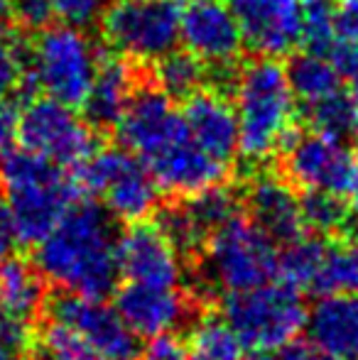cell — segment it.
<instances>
[{"label": "cell", "mask_w": 358, "mask_h": 360, "mask_svg": "<svg viewBox=\"0 0 358 360\" xmlns=\"http://www.w3.org/2000/svg\"><path fill=\"white\" fill-rule=\"evenodd\" d=\"M339 42L334 27V10L329 0H307L302 8V44L314 52L329 54V49Z\"/></svg>", "instance_id": "31"}, {"label": "cell", "mask_w": 358, "mask_h": 360, "mask_svg": "<svg viewBox=\"0 0 358 360\" xmlns=\"http://www.w3.org/2000/svg\"><path fill=\"white\" fill-rule=\"evenodd\" d=\"M250 218L272 240H295L305 233L300 211V196L277 176H258L248 189Z\"/></svg>", "instance_id": "20"}, {"label": "cell", "mask_w": 358, "mask_h": 360, "mask_svg": "<svg viewBox=\"0 0 358 360\" xmlns=\"http://www.w3.org/2000/svg\"><path fill=\"white\" fill-rule=\"evenodd\" d=\"M189 360H245V346L226 319L204 316L191 331L186 343Z\"/></svg>", "instance_id": "25"}, {"label": "cell", "mask_w": 358, "mask_h": 360, "mask_svg": "<svg viewBox=\"0 0 358 360\" xmlns=\"http://www.w3.org/2000/svg\"><path fill=\"white\" fill-rule=\"evenodd\" d=\"M138 360H189V348L174 333H160L138 353Z\"/></svg>", "instance_id": "34"}, {"label": "cell", "mask_w": 358, "mask_h": 360, "mask_svg": "<svg viewBox=\"0 0 358 360\" xmlns=\"http://www.w3.org/2000/svg\"><path fill=\"white\" fill-rule=\"evenodd\" d=\"M39 348L44 353V360H101L96 351L79 336L67 323L52 321L39 333Z\"/></svg>", "instance_id": "30"}, {"label": "cell", "mask_w": 358, "mask_h": 360, "mask_svg": "<svg viewBox=\"0 0 358 360\" xmlns=\"http://www.w3.org/2000/svg\"><path fill=\"white\" fill-rule=\"evenodd\" d=\"M224 319L245 351L265 353L295 341L307 321V307L297 289L265 282L245 292L226 294Z\"/></svg>", "instance_id": "7"}, {"label": "cell", "mask_w": 358, "mask_h": 360, "mask_svg": "<svg viewBox=\"0 0 358 360\" xmlns=\"http://www.w3.org/2000/svg\"><path fill=\"white\" fill-rule=\"evenodd\" d=\"M206 64L189 52L172 49L162 59L155 62V84L170 98H186L196 89L204 86Z\"/></svg>", "instance_id": "26"}, {"label": "cell", "mask_w": 358, "mask_h": 360, "mask_svg": "<svg viewBox=\"0 0 358 360\" xmlns=\"http://www.w3.org/2000/svg\"><path fill=\"white\" fill-rule=\"evenodd\" d=\"M238 152L250 162H265L295 138L297 98L287 69L275 57L243 64L236 79Z\"/></svg>", "instance_id": "4"}, {"label": "cell", "mask_w": 358, "mask_h": 360, "mask_svg": "<svg viewBox=\"0 0 358 360\" xmlns=\"http://www.w3.org/2000/svg\"><path fill=\"white\" fill-rule=\"evenodd\" d=\"M82 191L98 196L108 216L125 223L143 221L158 209L160 186L148 167L125 147L94 150V155L77 167Z\"/></svg>", "instance_id": "8"}, {"label": "cell", "mask_w": 358, "mask_h": 360, "mask_svg": "<svg viewBox=\"0 0 358 360\" xmlns=\"http://www.w3.org/2000/svg\"><path fill=\"white\" fill-rule=\"evenodd\" d=\"M113 307L138 338L172 333L189 316V302L177 287L128 282L115 294Z\"/></svg>", "instance_id": "16"}, {"label": "cell", "mask_w": 358, "mask_h": 360, "mask_svg": "<svg viewBox=\"0 0 358 360\" xmlns=\"http://www.w3.org/2000/svg\"><path fill=\"white\" fill-rule=\"evenodd\" d=\"M238 20L243 44L260 57H285L302 44L300 0H226Z\"/></svg>", "instance_id": "15"}, {"label": "cell", "mask_w": 358, "mask_h": 360, "mask_svg": "<svg viewBox=\"0 0 358 360\" xmlns=\"http://www.w3.org/2000/svg\"><path fill=\"white\" fill-rule=\"evenodd\" d=\"M285 172L300 189L334 194L358 211V157L344 140L314 130L295 135L285 147Z\"/></svg>", "instance_id": "11"}, {"label": "cell", "mask_w": 358, "mask_h": 360, "mask_svg": "<svg viewBox=\"0 0 358 360\" xmlns=\"http://www.w3.org/2000/svg\"><path fill=\"white\" fill-rule=\"evenodd\" d=\"M349 223V221H346ZM349 236H351V243L358 248V214L351 218V223H349Z\"/></svg>", "instance_id": "42"}, {"label": "cell", "mask_w": 358, "mask_h": 360, "mask_svg": "<svg viewBox=\"0 0 358 360\" xmlns=\"http://www.w3.org/2000/svg\"><path fill=\"white\" fill-rule=\"evenodd\" d=\"M305 115L314 133L344 140L354 130L356 101L349 98L344 91H336V94L326 96V98L317 101V103L305 105Z\"/></svg>", "instance_id": "28"}, {"label": "cell", "mask_w": 358, "mask_h": 360, "mask_svg": "<svg viewBox=\"0 0 358 360\" xmlns=\"http://www.w3.org/2000/svg\"><path fill=\"white\" fill-rule=\"evenodd\" d=\"M25 360H39V358H25Z\"/></svg>", "instance_id": "45"}, {"label": "cell", "mask_w": 358, "mask_h": 360, "mask_svg": "<svg viewBox=\"0 0 358 360\" xmlns=\"http://www.w3.org/2000/svg\"><path fill=\"white\" fill-rule=\"evenodd\" d=\"M314 294H358V248L326 245L319 275L314 282Z\"/></svg>", "instance_id": "27"}, {"label": "cell", "mask_w": 358, "mask_h": 360, "mask_svg": "<svg viewBox=\"0 0 358 360\" xmlns=\"http://www.w3.org/2000/svg\"><path fill=\"white\" fill-rule=\"evenodd\" d=\"M47 3L52 8V15L62 22L89 27V25L98 22L101 15L108 10L113 0H47Z\"/></svg>", "instance_id": "33"}, {"label": "cell", "mask_w": 358, "mask_h": 360, "mask_svg": "<svg viewBox=\"0 0 358 360\" xmlns=\"http://www.w3.org/2000/svg\"><path fill=\"white\" fill-rule=\"evenodd\" d=\"M334 27L341 42L358 44V0H334Z\"/></svg>", "instance_id": "36"}, {"label": "cell", "mask_w": 358, "mask_h": 360, "mask_svg": "<svg viewBox=\"0 0 358 360\" xmlns=\"http://www.w3.org/2000/svg\"><path fill=\"white\" fill-rule=\"evenodd\" d=\"M98 49L79 25H44L30 49V79L44 96L79 105L98 72Z\"/></svg>", "instance_id": "6"}, {"label": "cell", "mask_w": 358, "mask_h": 360, "mask_svg": "<svg viewBox=\"0 0 358 360\" xmlns=\"http://www.w3.org/2000/svg\"><path fill=\"white\" fill-rule=\"evenodd\" d=\"M305 328L326 358L358 360V294H319Z\"/></svg>", "instance_id": "19"}, {"label": "cell", "mask_w": 358, "mask_h": 360, "mask_svg": "<svg viewBox=\"0 0 358 360\" xmlns=\"http://www.w3.org/2000/svg\"><path fill=\"white\" fill-rule=\"evenodd\" d=\"M44 304V277L20 257L0 260V311L32 321Z\"/></svg>", "instance_id": "22"}, {"label": "cell", "mask_w": 358, "mask_h": 360, "mask_svg": "<svg viewBox=\"0 0 358 360\" xmlns=\"http://www.w3.org/2000/svg\"><path fill=\"white\" fill-rule=\"evenodd\" d=\"M356 120H354V130H351V135H354V140H356V150H358V96H356Z\"/></svg>", "instance_id": "44"}, {"label": "cell", "mask_w": 358, "mask_h": 360, "mask_svg": "<svg viewBox=\"0 0 358 360\" xmlns=\"http://www.w3.org/2000/svg\"><path fill=\"white\" fill-rule=\"evenodd\" d=\"M118 275L138 285L177 287L181 280V252L160 223L135 221L115 243Z\"/></svg>", "instance_id": "13"}, {"label": "cell", "mask_w": 358, "mask_h": 360, "mask_svg": "<svg viewBox=\"0 0 358 360\" xmlns=\"http://www.w3.org/2000/svg\"><path fill=\"white\" fill-rule=\"evenodd\" d=\"M179 0H113L103 15L106 42L125 59L158 62L179 44Z\"/></svg>", "instance_id": "9"}, {"label": "cell", "mask_w": 358, "mask_h": 360, "mask_svg": "<svg viewBox=\"0 0 358 360\" xmlns=\"http://www.w3.org/2000/svg\"><path fill=\"white\" fill-rule=\"evenodd\" d=\"M184 204L174 206L160 218V226L172 238L179 252L201 248V243L214 228L238 214V201L234 191L224 189L221 184L209 186L199 194L184 196Z\"/></svg>", "instance_id": "18"}, {"label": "cell", "mask_w": 358, "mask_h": 360, "mask_svg": "<svg viewBox=\"0 0 358 360\" xmlns=\"http://www.w3.org/2000/svg\"><path fill=\"white\" fill-rule=\"evenodd\" d=\"M20 110L10 98H0V157L8 150H13L18 140Z\"/></svg>", "instance_id": "39"}, {"label": "cell", "mask_w": 358, "mask_h": 360, "mask_svg": "<svg viewBox=\"0 0 358 360\" xmlns=\"http://www.w3.org/2000/svg\"><path fill=\"white\" fill-rule=\"evenodd\" d=\"M15 238L10 231V216H8V206H5L3 191H0V260L10 255V248H13Z\"/></svg>", "instance_id": "40"}, {"label": "cell", "mask_w": 358, "mask_h": 360, "mask_svg": "<svg viewBox=\"0 0 358 360\" xmlns=\"http://www.w3.org/2000/svg\"><path fill=\"white\" fill-rule=\"evenodd\" d=\"M0 191L20 245H37L84 194L77 174L25 147L0 157Z\"/></svg>", "instance_id": "3"}, {"label": "cell", "mask_w": 358, "mask_h": 360, "mask_svg": "<svg viewBox=\"0 0 358 360\" xmlns=\"http://www.w3.org/2000/svg\"><path fill=\"white\" fill-rule=\"evenodd\" d=\"M13 15L20 20V25L27 30H42L54 18L47 0H18Z\"/></svg>", "instance_id": "37"}, {"label": "cell", "mask_w": 358, "mask_h": 360, "mask_svg": "<svg viewBox=\"0 0 358 360\" xmlns=\"http://www.w3.org/2000/svg\"><path fill=\"white\" fill-rule=\"evenodd\" d=\"M15 358H18V356H15V353L10 351V348L5 346L3 341H0V360H15Z\"/></svg>", "instance_id": "43"}, {"label": "cell", "mask_w": 358, "mask_h": 360, "mask_svg": "<svg viewBox=\"0 0 358 360\" xmlns=\"http://www.w3.org/2000/svg\"><path fill=\"white\" fill-rule=\"evenodd\" d=\"M115 243L108 211L79 199L34 245V267L62 292L103 299L118 282Z\"/></svg>", "instance_id": "2"}, {"label": "cell", "mask_w": 358, "mask_h": 360, "mask_svg": "<svg viewBox=\"0 0 358 360\" xmlns=\"http://www.w3.org/2000/svg\"><path fill=\"white\" fill-rule=\"evenodd\" d=\"M49 316L74 328L101 360H138V336L103 299L64 292L49 304Z\"/></svg>", "instance_id": "12"}, {"label": "cell", "mask_w": 358, "mask_h": 360, "mask_svg": "<svg viewBox=\"0 0 358 360\" xmlns=\"http://www.w3.org/2000/svg\"><path fill=\"white\" fill-rule=\"evenodd\" d=\"M27 59L18 34L0 25V98H10L13 91L25 81Z\"/></svg>", "instance_id": "32"}, {"label": "cell", "mask_w": 358, "mask_h": 360, "mask_svg": "<svg viewBox=\"0 0 358 360\" xmlns=\"http://www.w3.org/2000/svg\"><path fill=\"white\" fill-rule=\"evenodd\" d=\"M133 94L135 76L128 62L118 57H103L98 62L94 84H91L87 98L82 103L87 120L94 128H115Z\"/></svg>", "instance_id": "21"}, {"label": "cell", "mask_w": 358, "mask_h": 360, "mask_svg": "<svg viewBox=\"0 0 358 360\" xmlns=\"http://www.w3.org/2000/svg\"><path fill=\"white\" fill-rule=\"evenodd\" d=\"M15 3H18V0H0V22H3L5 18H10V15H13Z\"/></svg>", "instance_id": "41"}, {"label": "cell", "mask_w": 358, "mask_h": 360, "mask_svg": "<svg viewBox=\"0 0 358 360\" xmlns=\"http://www.w3.org/2000/svg\"><path fill=\"white\" fill-rule=\"evenodd\" d=\"M287 79H290L292 94L302 105H312L341 91V79L329 54L314 52V49H305L292 59L287 67Z\"/></svg>", "instance_id": "23"}, {"label": "cell", "mask_w": 358, "mask_h": 360, "mask_svg": "<svg viewBox=\"0 0 358 360\" xmlns=\"http://www.w3.org/2000/svg\"><path fill=\"white\" fill-rule=\"evenodd\" d=\"M326 245L329 243L321 236H305V233L295 240H287L285 250L277 252L275 277L297 292H312L321 260H324Z\"/></svg>", "instance_id": "24"}, {"label": "cell", "mask_w": 358, "mask_h": 360, "mask_svg": "<svg viewBox=\"0 0 358 360\" xmlns=\"http://www.w3.org/2000/svg\"><path fill=\"white\" fill-rule=\"evenodd\" d=\"M115 128L120 145L148 167L160 191L191 196L226 179L229 165L196 145L181 110L160 89H135Z\"/></svg>", "instance_id": "1"}, {"label": "cell", "mask_w": 358, "mask_h": 360, "mask_svg": "<svg viewBox=\"0 0 358 360\" xmlns=\"http://www.w3.org/2000/svg\"><path fill=\"white\" fill-rule=\"evenodd\" d=\"M18 138L25 150L64 167L77 169L94 155V125L77 113L74 105L49 96L37 98L20 113Z\"/></svg>", "instance_id": "10"}, {"label": "cell", "mask_w": 358, "mask_h": 360, "mask_svg": "<svg viewBox=\"0 0 358 360\" xmlns=\"http://www.w3.org/2000/svg\"><path fill=\"white\" fill-rule=\"evenodd\" d=\"M329 59L339 74L341 84H349L358 94V44L354 42H336L329 49Z\"/></svg>", "instance_id": "35"}, {"label": "cell", "mask_w": 358, "mask_h": 360, "mask_svg": "<svg viewBox=\"0 0 358 360\" xmlns=\"http://www.w3.org/2000/svg\"><path fill=\"white\" fill-rule=\"evenodd\" d=\"M300 211L305 231L314 236L334 233L349 221V206L339 196L324 191H305V196H300Z\"/></svg>", "instance_id": "29"}, {"label": "cell", "mask_w": 358, "mask_h": 360, "mask_svg": "<svg viewBox=\"0 0 358 360\" xmlns=\"http://www.w3.org/2000/svg\"><path fill=\"white\" fill-rule=\"evenodd\" d=\"M255 360H331L326 358L314 343H305V341H290L285 346H277L272 351L258 353Z\"/></svg>", "instance_id": "38"}, {"label": "cell", "mask_w": 358, "mask_h": 360, "mask_svg": "<svg viewBox=\"0 0 358 360\" xmlns=\"http://www.w3.org/2000/svg\"><path fill=\"white\" fill-rule=\"evenodd\" d=\"M191 138L214 160L234 162L238 155V120H236L234 101L226 98L219 89H196L184 98L181 110Z\"/></svg>", "instance_id": "17"}, {"label": "cell", "mask_w": 358, "mask_h": 360, "mask_svg": "<svg viewBox=\"0 0 358 360\" xmlns=\"http://www.w3.org/2000/svg\"><path fill=\"white\" fill-rule=\"evenodd\" d=\"M204 275L209 287L224 294H236L275 280V240L245 216H231L206 236Z\"/></svg>", "instance_id": "5"}, {"label": "cell", "mask_w": 358, "mask_h": 360, "mask_svg": "<svg viewBox=\"0 0 358 360\" xmlns=\"http://www.w3.org/2000/svg\"><path fill=\"white\" fill-rule=\"evenodd\" d=\"M179 42L206 67L226 69L238 59L243 34L226 0H189L179 13Z\"/></svg>", "instance_id": "14"}]
</instances>
